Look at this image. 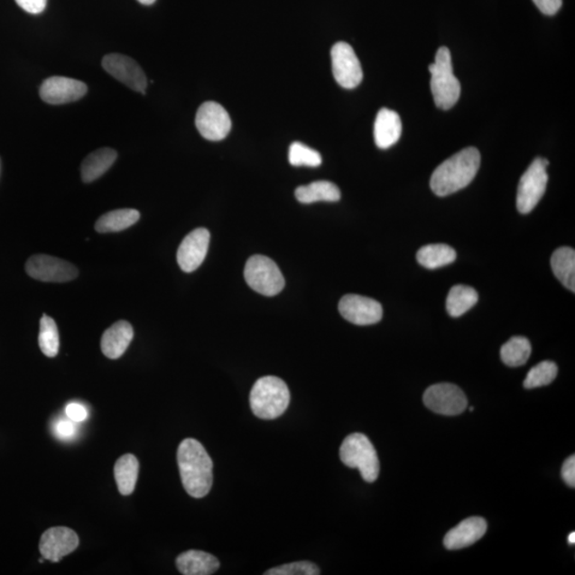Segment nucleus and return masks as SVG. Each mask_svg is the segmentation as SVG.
<instances>
[{
    "mask_svg": "<svg viewBox=\"0 0 575 575\" xmlns=\"http://www.w3.org/2000/svg\"><path fill=\"white\" fill-rule=\"evenodd\" d=\"M133 339V326L121 320L105 331L100 347L107 358L117 359L126 352Z\"/></svg>",
    "mask_w": 575,
    "mask_h": 575,
    "instance_id": "18",
    "label": "nucleus"
},
{
    "mask_svg": "<svg viewBox=\"0 0 575 575\" xmlns=\"http://www.w3.org/2000/svg\"><path fill=\"white\" fill-rule=\"evenodd\" d=\"M554 275L564 286L575 292V252L571 247H560L551 258Z\"/></svg>",
    "mask_w": 575,
    "mask_h": 575,
    "instance_id": "25",
    "label": "nucleus"
},
{
    "mask_svg": "<svg viewBox=\"0 0 575 575\" xmlns=\"http://www.w3.org/2000/svg\"><path fill=\"white\" fill-rule=\"evenodd\" d=\"M176 566L183 575H211L220 568V561L203 551L190 550L177 557Z\"/></svg>",
    "mask_w": 575,
    "mask_h": 575,
    "instance_id": "20",
    "label": "nucleus"
},
{
    "mask_svg": "<svg viewBox=\"0 0 575 575\" xmlns=\"http://www.w3.org/2000/svg\"><path fill=\"white\" fill-rule=\"evenodd\" d=\"M340 459L347 467L358 469L366 483L376 481L379 474L378 456L366 435L360 432L348 435L341 444Z\"/></svg>",
    "mask_w": 575,
    "mask_h": 575,
    "instance_id": "5",
    "label": "nucleus"
},
{
    "mask_svg": "<svg viewBox=\"0 0 575 575\" xmlns=\"http://www.w3.org/2000/svg\"><path fill=\"white\" fill-rule=\"evenodd\" d=\"M557 372L559 369L552 361H543L527 373L524 386L526 389L548 386L556 378Z\"/></svg>",
    "mask_w": 575,
    "mask_h": 575,
    "instance_id": "30",
    "label": "nucleus"
},
{
    "mask_svg": "<svg viewBox=\"0 0 575 575\" xmlns=\"http://www.w3.org/2000/svg\"><path fill=\"white\" fill-rule=\"evenodd\" d=\"M195 125L206 140L221 141L230 133L231 120L223 106L207 102L199 107L195 116Z\"/></svg>",
    "mask_w": 575,
    "mask_h": 575,
    "instance_id": "12",
    "label": "nucleus"
},
{
    "mask_svg": "<svg viewBox=\"0 0 575 575\" xmlns=\"http://www.w3.org/2000/svg\"><path fill=\"white\" fill-rule=\"evenodd\" d=\"M79 545V535L73 530L64 526L51 527L41 537L40 552L45 560L58 562L74 552Z\"/></svg>",
    "mask_w": 575,
    "mask_h": 575,
    "instance_id": "16",
    "label": "nucleus"
},
{
    "mask_svg": "<svg viewBox=\"0 0 575 575\" xmlns=\"http://www.w3.org/2000/svg\"><path fill=\"white\" fill-rule=\"evenodd\" d=\"M250 404L255 416L260 419L280 418L290 404L287 384L276 376L259 378L252 388Z\"/></svg>",
    "mask_w": 575,
    "mask_h": 575,
    "instance_id": "3",
    "label": "nucleus"
},
{
    "mask_svg": "<svg viewBox=\"0 0 575 575\" xmlns=\"http://www.w3.org/2000/svg\"><path fill=\"white\" fill-rule=\"evenodd\" d=\"M181 483L189 496L200 499L209 494L213 484V462L203 444L188 438L177 450Z\"/></svg>",
    "mask_w": 575,
    "mask_h": 575,
    "instance_id": "1",
    "label": "nucleus"
},
{
    "mask_svg": "<svg viewBox=\"0 0 575 575\" xmlns=\"http://www.w3.org/2000/svg\"><path fill=\"white\" fill-rule=\"evenodd\" d=\"M330 56L337 84L348 90L358 87L363 81L364 73L353 47L346 42L336 43Z\"/></svg>",
    "mask_w": 575,
    "mask_h": 575,
    "instance_id": "10",
    "label": "nucleus"
},
{
    "mask_svg": "<svg viewBox=\"0 0 575 575\" xmlns=\"http://www.w3.org/2000/svg\"><path fill=\"white\" fill-rule=\"evenodd\" d=\"M295 198L301 204H312L317 201H338L341 199V192L335 183L330 181H314L307 186H301L295 190Z\"/></svg>",
    "mask_w": 575,
    "mask_h": 575,
    "instance_id": "22",
    "label": "nucleus"
},
{
    "mask_svg": "<svg viewBox=\"0 0 575 575\" xmlns=\"http://www.w3.org/2000/svg\"><path fill=\"white\" fill-rule=\"evenodd\" d=\"M65 413H67L68 418L76 423L82 422V421L88 418L87 409L81 404H79V403H70V404L65 408Z\"/></svg>",
    "mask_w": 575,
    "mask_h": 575,
    "instance_id": "35",
    "label": "nucleus"
},
{
    "mask_svg": "<svg viewBox=\"0 0 575 575\" xmlns=\"http://www.w3.org/2000/svg\"><path fill=\"white\" fill-rule=\"evenodd\" d=\"M289 162L293 167L317 168L322 163V157L320 153L301 142H294L289 148Z\"/></svg>",
    "mask_w": 575,
    "mask_h": 575,
    "instance_id": "31",
    "label": "nucleus"
},
{
    "mask_svg": "<svg viewBox=\"0 0 575 575\" xmlns=\"http://www.w3.org/2000/svg\"><path fill=\"white\" fill-rule=\"evenodd\" d=\"M458 254L448 245H429L417 253L418 263L429 270L442 268L455 262Z\"/></svg>",
    "mask_w": 575,
    "mask_h": 575,
    "instance_id": "26",
    "label": "nucleus"
},
{
    "mask_svg": "<svg viewBox=\"0 0 575 575\" xmlns=\"http://www.w3.org/2000/svg\"><path fill=\"white\" fill-rule=\"evenodd\" d=\"M117 153L114 148H99L88 155L81 164V177L85 182H92L102 177L116 162Z\"/></svg>",
    "mask_w": 575,
    "mask_h": 575,
    "instance_id": "21",
    "label": "nucleus"
},
{
    "mask_svg": "<svg viewBox=\"0 0 575 575\" xmlns=\"http://www.w3.org/2000/svg\"><path fill=\"white\" fill-rule=\"evenodd\" d=\"M140 220V212L135 209H117L105 213L95 224L100 234L118 233L132 227Z\"/></svg>",
    "mask_w": 575,
    "mask_h": 575,
    "instance_id": "24",
    "label": "nucleus"
},
{
    "mask_svg": "<svg viewBox=\"0 0 575 575\" xmlns=\"http://www.w3.org/2000/svg\"><path fill=\"white\" fill-rule=\"evenodd\" d=\"M139 460L133 454H125L115 465V478L123 496L132 495L139 477Z\"/></svg>",
    "mask_w": 575,
    "mask_h": 575,
    "instance_id": "23",
    "label": "nucleus"
},
{
    "mask_svg": "<svg viewBox=\"0 0 575 575\" xmlns=\"http://www.w3.org/2000/svg\"><path fill=\"white\" fill-rule=\"evenodd\" d=\"M87 92L88 87L85 82L61 76L51 77L40 87L41 98L51 105L77 102L84 97Z\"/></svg>",
    "mask_w": 575,
    "mask_h": 575,
    "instance_id": "13",
    "label": "nucleus"
},
{
    "mask_svg": "<svg viewBox=\"0 0 575 575\" xmlns=\"http://www.w3.org/2000/svg\"><path fill=\"white\" fill-rule=\"evenodd\" d=\"M102 65L107 73L122 84L134 92L145 94L147 79L144 70L134 59L121 53H109L104 57Z\"/></svg>",
    "mask_w": 575,
    "mask_h": 575,
    "instance_id": "11",
    "label": "nucleus"
},
{
    "mask_svg": "<svg viewBox=\"0 0 575 575\" xmlns=\"http://www.w3.org/2000/svg\"><path fill=\"white\" fill-rule=\"evenodd\" d=\"M474 411V407H470V412L472 413Z\"/></svg>",
    "mask_w": 575,
    "mask_h": 575,
    "instance_id": "41",
    "label": "nucleus"
},
{
    "mask_svg": "<svg viewBox=\"0 0 575 575\" xmlns=\"http://www.w3.org/2000/svg\"><path fill=\"white\" fill-rule=\"evenodd\" d=\"M478 301V294L472 287L458 284L450 290L447 311L450 317L459 318L469 311Z\"/></svg>",
    "mask_w": 575,
    "mask_h": 575,
    "instance_id": "27",
    "label": "nucleus"
},
{
    "mask_svg": "<svg viewBox=\"0 0 575 575\" xmlns=\"http://www.w3.org/2000/svg\"><path fill=\"white\" fill-rule=\"evenodd\" d=\"M39 346L41 351L50 358L56 357L59 352V347H60L55 320L46 316V314H44L40 321Z\"/></svg>",
    "mask_w": 575,
    "mask_h": 575,
    "instance_id": "29",
    "label": "nucleus"
},
{
    "mask_svg": "<svg viewBox=\"0 0 575 575\" xmlns=\"http://www.w3.org/2000/svg\"><path fill=\"white\" fill-rule=\"evenodd\" d=\"M423 402L431 412L443 416H459L468 406L467 396L462 390L449 383L432 385L425 391Z\"/></svg>",
    "mask_w": 575,
    "mask_h": 575,
    "instance_id": "9",
    "label": "nucleus"
},
{
    "mask_svg": "<svg viewBox=\"0 0 575 575\" xmlns=\"http://www.w3.org/2000/svg\"><path fill=\"white\" fill-rule=\"evenodd\" d=\"M210 233L206 228L191 231L181 243L177 252V263L183 272L198 270L209 253Z\"/></svg>",
    "mask_w": 575,
    "mask_h": 575,
    "instance_id": "15",
    "label": "nucleus"
},
{
    "mask_svg": "<svg viewBox=\"0 0 575 575\" xmlns=\"http://www.w3.org/2000/svg\"><path fill=\"white\" fill-rule=\"evenodd\" d=\"M487 532V523L481 517L468 518L450 530L444 537V547L448 550H459L470 547Z\"/></svg>",
    "mask_w": 575,
    "mask_h": 575,
    "instance_id": "17",
    "label": "nucleus"
},
{
    "mask_svg": "<svg viewBox=\"0 0 575 575\" xmlns=\"http://www.w3.org/2000/svg\"><path fill=\"white\" fill-rule=\"evenodd\" d=\"M568 542H569V543H570V544H574V543H575V533H574V532H572V533H570V535H569V537H568Z\"/></svg>",
    "mask_w": 575,
    "mask_h": 575,
    "instance_id": "38",
    "label": "nucleus"
},
{
    "mask_svg": "<svg viewBox=\"0 0 575 575\" xmlns=\"http://www.w3.org/2000/svg\"><path fill=\"white\" fill-rule=\"evenodd\" d=\"M532 347L524 337H513L501 348V359L508 366H524L529 360Z\"/></svg>",
    "mask_w": 575,
    "mask_h": 575,
    "instance_id": "28",
    "label": "nucleus"
},
{
    "mask_svg": "<svg viewBox=\"0 0 575 575\" xmlns=\"http://www.w3.org/2000/svg\"><path fill=\"white\" fill-rule=\"evenodd\" d=\"M245 278L254 292L265 296L277 295L284 287V278L280 268L272 259L262 255H255L247 260Z\"/></svg>",
    "mask_w": 575,
    "mask_h": 575,
    "instance_id": "6",
    "label": "nucleus"
},
{
    "mask_svg": "<svg viewBox=\"0 0 575 575\" xmlns=\"http://www.w3.org/2000/svg\"><path fill=\"white\" fill-rule=\"evenodd\" d=\"M548 165L547 159L536 158L521 177L517 193L520 213H530L543 199L548 183Z\"/></svg>",
    "mask_w": 575,
    "mask_h": 575,
    "instance_id": "7",
    "label": "nucleus"
},
{
    "mask_svg": "<svg viewBox=\"0 0 575 575\" xmlns=\"http://www.w3.org/2000/svg\"><path fill=\"white\" fill-rule=\"evenodd\" d=\"M339 311L347 321L360 326L376 324L383 318V307L377 301L357 294L343 296Z\"/></svg>",
    "mask_w": 575,
    "mask_h": 575,
    "instance_id": "14",
    "label": "nucleus"
},
{
    "mask_svg": "<svg viewBox=\"0 0 575 575\" xmlns=\"http://www.w3.org/2000/svg\"><path fill=\"white\" fill-rule=\"evenodd\" d=\"M481 165V153L474 147L455 153L438 167L431 178V188L438 197L450 194L469 186Z\"/></svg>",
    "mask_w": 575,
    "mask_h": 575,
    "instance_id": "2",
    "label": "nucleus"
},
{
    "mask_svg": "<svg viewBox=\"0 0 575 575\" xmlns=\"http://www.w3.org/2000/svg\"><path fill=\"white\" fill-rule=\"evenodd\" d=\"M431 88L438 108L449 110L459 102L461 88L453 73L452 58L446 46L436 53L435 62L430 65Z\"/></svg>",
    "mask_w": 575,
    "mask_h": 575,
    "instance_id": "4",
    "label": "nucleus"
},
{
    "mask_svg": "<svg viewBox=\"0 0 575 575\" xmlns=\"http://www.w3.org/2000/svg\"><path fill=\"white\" fill-rule=\"evenodd\" d=\"M401 134L400 116L387 108L379 110L375 123V140L377 147L387 150L400 140Z\"/></svg>",
    "mask_w": 575,
    "mask_h": 575,
    "instance_id": "19",
    "label": "nucleus"
},
{
    "mask_svg": "<svg viewBox=\"0 0 575 575\" xmlns=\"http://www.w3.org/2000/svg\"><path fill=\"white\" fill-rule=\"evenodd\" d=\"M265 575H319L320 569L311 561L292 562L270 569Z\"/></svg>",
    "mask_w": 575,
    "mask_h": 575,
    "instance_id": "32",
    "label": "nucleus"
},
{
    "mask_svg": "<svg viewBox=\"0 0 575 575\" xmlns=\"http://www.w3.org/2000/svg\"><path fill=\"white\" fill-rule=\"evenodd\" d=\"M27 274L45 283H67L79 276L76 266L65 260L38 254L27 260Z\"/></svg>",
    "mask_w": 575,
    "mask_h": 575,
    "instance_id": "8",
    "label": "nucleus"
},
{
    "mask_svg": "<svg viewBox=\"0 0 575 575\" xmlns=\"http://www.w3.org/2000/svg\"><path fill=\"white\" fill-rule=\"evenodd\" d=\"M76 422L69 420H59L55 425V434L61 440H70L76 434Z\"/></svg>",
    "mask_w": 575,
    "mask_h": 575,
    "instance_id": "33",
    "label": "nucleus"
},
{
    "mask_svg": "<svg viewBox=\"0 0 575 575\" xmlns=\"http://www.w3.org/2000/svg\"><path fill=\"white\" fill-rule=\"evenodd\" d=\"M533 2L545 15L556 14L562 5V0H533Z\"/></svg>",
    "mask_w": 575,
    "mask_h": 575,
    "instance_id": "37",
    "label": "nucleus"
},
{
    "mask_svg": "<svg viewBox=\"0 0 575 575\" xmlns=\"http://www.w3.org/2000/svg\"><path fill=\"white\" fill-rule=\"evenodd\" d=\"M561 477L569 487H575V456L569 458L561 468Z\"/></svg>",
    "mask_w": 575,
    "mask_h": 575,
    "instance_id": "36",
    "label": "nucleus"
},
{
    "mask_svg": "<svg viewBox=\"0 0 575 575\" xmlns=\"http://www.w3.org/2000/svg\"><path fill=\"white\" fill-rule=\"evenodd\" d=\"M0 173H2V159H0Z\"/></svg>",
    "mask_w": 575,
    "mask_h": 575,
    "instance_id": "40",
    "label": "nucleus"
},
{
    "mask_svg": "<svg viewBox=\"0 0 575 575\" xmlns=\"http://www.w3.org/2000/svg\"><path fill=\"white\" fill-rule=\"evenodd\" d=\"M15 2L31 14H42L47 5V0H15Z\"/></svg>",
    "mask_w": 575,
    "mask_h": 575,
    "instance_id": "34",
    "label": "nucleus"
},
{
    "mask_svg": "<svg viewBox=\"0 0 575 575\" xmlns=\"http://www.w3.org/2000/svg\"><path fill=\"white\" fill-rule=\"evenodd\" d=\"M142 5H150L156 2V0H138Z\"/></svg>",
    "mask_w": 575,
    "mask_h": 575,
    "instance_id": "39",
    "label": "nucleus"
}]
</instances>
